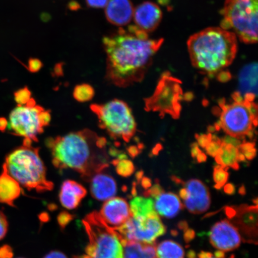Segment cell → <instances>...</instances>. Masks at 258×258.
<instances>
[{
    "instance_id": "cell-6",
    "label": "cell",
    "mask_w": 258,
    "mask_h": 258,
    "mask_svg": "<svg viewBox=\"0 0 258 258\" xmlns=\"http://www.w3.org/2000/svg\"><path fill=\"white\" fill-rule=\"evenodd\" d=\"M257 0H225L221 28L246 44L257 43Z\"/></svg>"
},
{
    "instance_id": "cell-21",
    "label": "cell",
    "mask_w": 258,
    "mask_h": 258,
    "mask_svg": "<svg viewBox=\"0 0 258 258\" xmlns=\"http://www.w3.org/2000/svg\"><path fill=\"white\" fill-rule=\"evenodd\" d=\"M21 186L9 175L4 165L0 175V203L14 206V202L20 196Z\"/></svg>"
},
{
    "instance_id": "cell-10",
    "label": "cell",
    "mask_w": 258,
    "mask_h": 258,
    "mask_svg": "<svg viewBox=\"0 0 258 258\" xmlns=\"http://www.w3.org/2000/svg\"><path fill=\"white\" fill-rule=\"evenodd\" d=\"M180 84V81L169 73H164L153 96L145 101V108L147 111L159 112L162 116L167 114L178 118L181 110L179 101L182 95Z\"/></svg>"
},
{
    "instance_id": "cell-23",
    "label": "cell",
    "mask_w": 258,
    "mask_h": 258,
    "mask_svg": "<svg viewBox=\"0 0 258 258\" xmlns=\"http://www.w3.org/2000/svg\"><path fill=\"white\" fill-rule=\"evenodd\" d=\"M257 64L251 63L241 70L239 75V89L241 94L257 95Z\"/></svg>"
},
{
    "instance_id": "cell-11",
    "label": "cell",
    "mask_w": 258,
    "mask_h": 258,
    "mask_svg": "<svg viewBox=\"0 0 258 258\" xmlns=\"http://www.w3.org/2000/svg\"><path fill=\"white\" fill-rule=\"evenodd\" d=\"M117 231L122 246L128 241L154 244L157 238L165 234L166 229L156 212L147 215L132 216Z\"/></svg>"
},
{
    "instance_id": "cell-25",
    "label": "cell",
    "mask_w": 258,
    "mask_h": 258,
    "mask_svg": "<svg viewBox=\"0 0 258 258\" xmlns=\"http://www.w3.org/2000/svg\"><path fill=\"white\" fill-rule=\"evenodd\" d=\"M183 247L172 240L161 241L156 247V258H184Z\"/></svg>"
},
{
    "instance_id": "cell-15",
    "label": "cell",
    "mask_w": 258,
    "mask_h": 258,
    "mask_svg": "<svg viewBox=\"0 0 258 258\" xmlns=\"http://www.w3.org/2000/svg\"><path fill=\"white\" fill-rule=\"evenodd\" d=\"M144 195L152 198L155 211L161 217L173 218L183 209V205L178 196L173 192L164 191L159 184L148 189Z\"/></svg>"
},
{
    "instance_id": "cell-30",
    "label": "cell",
    "mask_w": 258,
    "mask_h": 258,
    "mask_svg": "<svg viewBox=\"0 0 258 258\" xmlns=\"http://www.w3.org/2000/svg\"><path fill=\"white\" fill-rule=\"evenodd\" d=\"M31 93L27 88L18 90L15 93V99L18 105H24L31 99Z\"/></svg>"
},
{
    "instance_id": "cell-14",
    "label": "cell",
    "mask_w": 258,
    "mask_h": 258,
    "mask_svg": "<svg viewBox=\"0 0 258 258\" xmlns=\"http://www.w3.org/2000/svg\"><path fill=\"white\" fill-rule=\"evenodd\" d=\"M208 235L212 246L224 252L237 249L242 240L237 228L227 219L213 226Z\"/></svg>"
},
{
    "instance_id": "cell-34",
    "label": "cell",
    "mask_w": 258,
    "mask_h": 258,
    "mask_svg": "<svg viewBox=\"0 0 258 258\" xmlns=\"http://www.w3.org/2000/svg\"><path fill=\"white\" fill-rule=\"evenodd\" d=\"M198 258H226V257L224 251L218 250L216 251L215 254H212L207 251H202L198 254ZM228 258H234V257L232 255Z\"/></svg>"
},
{
    "instance_id": "cell-31",
    "label": "cell",
    "mask_w": 258,
    "mask_h": 258,
    "mask_svg": "<svg viewBox=\"0 0 258 258\" xmlns=\"http://www.w3.org/2000/svg\"><path fill=\"white\" fill-rule=\"evenodd\" d=\"M222 142L217 139V140L213 141L212 139L209 142V143L206 145V150L209 154L211 155L213 157H215L217 154L219 148L221 147Z\"/></svg>"
},
{
    "instance_id": "cell-18",
    "label": "cell",
    "mask_w": 258,
    "mask_h": 258,
    "mask_svg": "<svg viewBox=\"0 0 258 258\" xmlns=\"http://www.w3.org/2000/svg\"><path fill=\"white\" fill-rule=\"evenodd\" d=\"M105 7L106 19L118 27L130 23L134 17V9L131 0H109Z\"/></svg>"
},
{
    "instance_id": "cell-20",
    "label": "cell",
    "mask_w": 258,
    "mask_h": 258,
    "mask_svg": "<svg viewBox=\"0 0 258 258\" xmlns=\"http://www.w3.org/2000/svg\"><path fill=\"white\" fill-rule=\"evenodd\" d=\"M87 191L85 187L72 180H67L62 183L59 193L61 205L69 210L75 209L85 198Z\"/></svg>"
},
{
    "instance_id": "cell-28",
    "label": "cell",
    "mask_w": 258,
    "mask_h": 258,
    "mask_svg": "<svg viewBox=\"0 0 258 258\" xmlns=\"http://www.w3.org/2000/svg\"><path fill=\"white\" fill-rule=\"evenodd\" d=\"M119 175L128 177L134 172L135 167L131 161L127 159L116 160L112 161Z\"/></svg>"
},
{
    "instance_id": "cell-32",
    "label": "cell",
    "mask_w": 258,
    "mask_h": 258,
    "mask_svg": "<svg viewBox=\"0 0 258 258\" xmlns=\"http://www.w3.org/2000/svg\"><path fill=\"white\" fill-rule=\"evenodd\" d=\"M240 151V153L243 155L244 158H247L248 159H252L256 153L253 145L249 143L241 145Z\"/></svg>"
},
{
    "instance_id": "cell-24",
    "label": "cell",
    "mask_w": 258,
    "mask_h": 258,
    "mask_svg": "<svg viewBox=\"0 0 258 258\" xmlns=\"http://www.w3.org/2000/svg\"><path fill=\"white\" fill-rule=\"evenodd\" d=\"M123 258H156V246L138 241H128L123 246Z\"/></svg>"
},
{
    "instance_id": "cell-35",
    "label": "cell",
    "mask_w": 258,
    "mask_h": 258,
    "mask_svg": "<svg viewBox=\"0 0 258 258\" xmlns=\"http://www.w3.org/2000/svg\"><path fill=\"white\" fill-rule=\"evenodd\" d=\"M42 67H43V63H42L39 59L31 58V59L29 60L28 70L30 72H38L41 69Z\"/></svg>"
},
{
    "instance_id": "cell-29",
    "label": "cell",
    "mask_w": 258,
    "mask_h": 258,
    "mask_svg": "<svg viewBox=\"0 0 258 258\" xmlns=\"http://www.w3.org/2000/svg\"><path fill=\"white\" fill-rule=\"evenodd\" d=\"M229 174L227 169L220 166L216 167L214 172V179L215 183V188L220 189L227 182Z\"/></svg>"
},
{
    "instance_id": "cell-19",
    "label": "cell",
    "mask_w": 258,
    "mask_h": 258,
    "mask_svg": "<svg viewBox=\"0 0 258 258\" xmlns=\"http://www.w3.org/2000/svg\"><path fill=\"white\" fill-rule=\"evenodd\" d=\"M90 180V192L98 201H106L114 198L117 191L115 180L102 172L95 174Z\"/></svg>"
},
{
    "instance_id": "cell-12",
    "label": "cell",
    "mask_w": 258,
    "mask_h": 258,
    "mask_svg": "<svg viewBox=\"0 0 258 258\" xmlns=\"http://www.w3.org/2000/svg\"><path fill=\"white\" fill-rule=\"evenodd\" d=\"M226 213L229 219L239 232L241 239L248 243L257 244V207L255 206H240L228 207Z\"/></svg>"
},
{
    "instance_id": "cell-16",
    "label": "cell",
    "mask_w": 258,
    "mask_h": 258,
    "mask_svg": "<svg viewBox=\"0 0 258 258\" xmlns=\"http://www.w3.org/2000/svg\"><path fill=\"white\" fill-rule=\"evenodd\" d=\"M99 215L105 224L112 229L121 227L132 217L130 206L125 199L120 198L105 201Z\"/></svg>"
},
{
    "instance_id": "cell-22",
    "label": "cell",
    "mask_w": 258,
    "mask_h": 258,
    "mask_svg": "<svg viewBox=\"0 0 258 258\" xmlns=\"http://www.w3.org/2000/svg\"><path fill=\"white\" fill-rule=\"evenodd\" d=\"M215 160L219 166L225 169L233 168L238 169L239 161L245 159L234 145L227 143H222L220 148L215 156Z\"/></svg>"
},
{
    "instance_id": "cell-38",
    "label": "cell",
    "mask_w": 258,
    "mask_h": 258,
    "mask_svg": "<svg viewBox=\"0 0 258 258\" xmlns=\"http://www.w3.org/2000/svg\"><path fill=\"white\" fill-rule=\"evenodd\" d=\"M44 258H68L64 253L59 251H52L46 254Z\"/></svg>"
},
{
    "instance_id": "cell-7",
    "label": "cell",
    "mask_w": 258,
    "mask_h": 258,
    "mask_svg": "<svg viewBox=\"0 0 258 258\" xmlns=\"http://www.w3.org/2000/svg\"><path fill=\"white\" fill-rule=\"evenodd\" d=\"M90 108L98 117L100 127L115 140L120 139L128 143L136 133V121L124 101L114 99L105 104H92Z\"/></svg>"
},
{
    "instance_id": "cell-2",
    "label": "cell",
    "mask_w": 258,
    "mask_h": 258,
    "mask_svg": "<svg viewBox=\"0 0 258 258\" xmlns=\"http://www.w3.org/2000/svg\"><path fill=\"white\" fill-rule=\"evenodd\" d=\"M46 144L52 154L54 167L76 170L86 180L109 165L106 139L89 129L48 138Z\"/></svg>"
},
{
    "instance_id": "cell-17",
    "label": "cell",
    "mask_w": 258,
    "mask_h": 258,
    "mask_svg": "<svg viewBox=\"0 0 258 258\" xmlns=\"http://www.w3.org/2000/svg\"><path fill=\"white\" fill-rule=\"evenodd\" d=\"M162 16L159 6L150 2L142 3L134 9V18L137 27L147 33L156 30Z\"/></svg>"
},
{
    "instance_id": "cell-13",
    "label": "cell",
    "mask_w": 258,
    "mask_h": 258,
    "mask_svg": "<svg viewBox=\"0 0 258 258\" xmlns=\"http://www.w3.org/2000/svg\"><path fill=\"white\" fill-rule=\"evenodd\" d=\"M180 198L183 205L193 214H201L207 211L211 205V196L208 187L201 180L190 179L180 190Z\"/></svg>"
},
{
    "instance_id": "cell-9",
    "label": "cell",
    "mask_w": 258,
    "mask_h": 258,
    "mask_svg": "<svg viewBox=\"0 0 258 258\" xmlns=\"http://www.w3.org/2000/svg\"><path fill=\"white\" fill-rule=\"evenodd\" d=\"M49 111L37 105L33 98L27 104L18 105L9 116L8 128L12 134L38 141V135L43 133L44 127L49 124Z\"/></svg>"
},
{
    "instance_id": "cell-33",
    "label": "cell",
    "mask_w": 258,
    "mask_h": 258,
    "mask_svg": "<svg viewBox=\"0 0 258 258\" xmlns=\"http://www.w3.org/2000/svg\"><path fill=\"white\" fill-rule=\"evenodd\" d=\"M8 230V219L4 214L0 211V240L6 236Z\"/></svg>"
},
{
    "instance_id": "cell-36",
    "label": "cell",
    "mask_w": 258,
    "mask_h": 258,
    "mask_svg": "<svg viewBox=\"0 0 258 258\" xmlns=\"http://www.w3.org/2000/svg\"><path fill=\"white\" fill-rule=\"evenodd\" d=\"M72 215L69 214L66 212H63L59 214L58 217V222L62 228L66 227V226L72 220Z\"/></svg>"
},
{
    "instance_id": "cell-26",
    "label": "cell",
    "mask_w": 258,
    "mask_h": 258,
    "mask_svg": "<svg viewBox=\"0 0 258 258\" xmlns=\"http://www.w3.org/2000/svg\"><path fill=\"white\" fill-rule=\"evenodd\" d=\"M132 216L147 215L156 212L152 198L148 197H135L131 202Z\"/></svg>"
},
{
    "instance_id": "cell-4",
    "label": "cell",
    "mask_w": 258,
    "mask_h": 258,
    "mask_svg": "<svg viewBox=\"0 0 258 258\" xmlns=\"http://www.w3.org/2000/svg\"><path fill=\"white\" fill-rule=\"evenodd\" d=\"M3 165L13 178L28 190L44 192L53 188V182L47 179L38 148L22 145L16 148L6 157Z\"/></svg>"
},
{
    "instance_id": "cell-3",
    "label": "cell",
    "mask_w": 258,
    "mask_h": 258,
    "mask_svg": "<svg viewBox=\"0 0 258 258\" xmlns=\"http://www.w3.org/2000/svg\"><path fill=\"white\" fill-rule=\"evenodd\" d=\"M187 46L192 66L205 75L218 77L236 56L237 37L230 31L211 27L192 35Z\"/></svg>"
},
{
    "instance_id": "cell-5",
    "label": "cell",
    "mask_w": 258,
    "mask_h": 258,
    "mask_svg": "<svg viewBox=\"0 0 258 258\" xmlns=\"http://www.w3.org/2000/svg\"><path fill=\"white\" fill-rule=\"evenodd\" d=\"M83 224L89 243L86 254L75 258H123V246L117 231L105 224L98 212L87 215Z\"/></svg>"
},
{
    "instance_id": "cell-39",
    "label": "cell",
    "mask_w": 258,
    "mask_h": 258,
    "mask_svg": "<svg viewBox=\"0 0 258 258\" xmlns=\"http://www.w3.org/2000/svg\"><path fill=\"white\" fill-rule=\"evenodd\" d=\"M8 121L5 118H0V131L4 132L8 127Z\"/></svg>"
},
{
    "instance_id": "cell-37",
    "label": "cell",
    "mask_w": 258,
    "mask_h": 258,
    "mask_svg": "<svg viewBox=\"0 0 258 258\" xmlns=\"http://www.w3.org/2000/svg\"><path fill=\"white\" fill-rule=\"evenodd\" d=\"M109 0H86L90 8L100 9L105 7Z\"/></svg>"
},
{
    "instance_id": "cell-27",
    "label": "cell",
    "mask_w": 258,
    "mask_h": 258,
    "mask_svg": "<svg viewBox=\"0 0 258 258\" xmlns=\"http://www.w3.org/2000/svg\"><path fill=\"white\" fill-rule=\"evenodd\" d=\"M94 95V89L88 84H82V85L77 86L74 90V98L80 102L89 101Z\"/></svg>"
},
{
    "instance_id": "cell-8",
    "label": "cell",
    "mask_w": 258,
    "mask_h": 258,
    "mask_svg": "<svg viewBox=\"0 0 258 258\" xmlns=\"http://www.w3.org/2000/svg\"><path fill=\"white\" fill-rule=\"evenodd\" d=\"M234 99L231 104L221 105L219 127L233 138L249 136L257 124V106L243 99L239 93H234Z\"/></svg>"
},
{
    "instance_id": "cell-1",
    "label": "cell",
    "mask_w": 258,
    "mask_h": 258,
    "mask_svg": "<svg viewBox=\"0 0 258 258\" xmlns=\"http://www.w3.org/2000/svg\"><path fill=\"white\" fill-rule=\"evenodd\" d=\"M154 40L136 25L120 28L103 38L106 54V79L120 88L143 81L163 43Z\"/></svg>"
}]
</instances>
